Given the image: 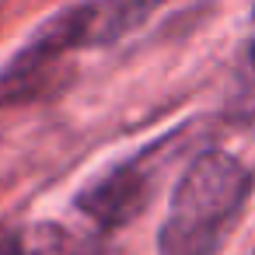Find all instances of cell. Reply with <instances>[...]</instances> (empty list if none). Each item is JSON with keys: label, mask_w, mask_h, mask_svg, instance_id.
<instances>
[{"label": "cell", "mask_w": 255, "mask_h": 255, "mask_svg": "<svg viewBox=\"0 0 255 255\" xmlns=\"http://www.w3.org/2000/svg\"><path fill=\"white\" fill-rule=\"evenodd\" d=\"M245 196L248 171L238 157L224 150L199 154L171 192L157 231V255H213L241 217Z\"/></svg>", "instance_id": "6da1fadb"}, {"label": "cell", "mask_w": 255, "mask_h": 255, "mask_svg": "<svg viewBox=\"0 0 255 255\" xmlns=\"http://www.w3.org/2000/svg\"><path fill=\"white\" fill-rule=\"evenodd\" d=\"M95 0L53 14L0 70V105H25L53 91L60 70L77 49L95 46Z\"/></svg>", "instance_id": "7a4b0ae2"}, {"label": "cell", "mask_w": 255, "mask_h": 255, "mask_svg": "<svg viewBox=\"0 0 255 255\" xmlns=\"http://www.w3.org/2000/svg\"><path fill=\"white\" fill-rule=\"evenodd\" d=\"M147 199H150V168L143 164V157H133L109 168L88 189H81L77 210L102 231H116L129 224L147 206Z\"/></svg>", "instance_id": "3957f363"}, {"label": "cell", "mask_w": 255, "mask_h": 255, "mask_svg": "<svg viewBox=\"0 0 255 255\" xmlns=\"http://www.w3.org/2000/svg\"><path fill=\"white\" fill-rule=\"evenodd\" d=\"M168 0H95V46L119 42L133 28H140L150 14H157Z\"/></svg>", "instance_id": "277c9868"}, {"label": "cell", "mask_w": 255, "mask_h": 255, "mask_svg": "<svg viewBox=\"0 0 255 255\" xmlns=\"http://www.w3.org/2000/svg\"><path fill=\"white\" fill-rule=\"evenodd\" d=\"M25 255H102L98 245L84 234H74L60 224H39L25 234Z\"/></svg>", "instance_id": "5b68a950"}, {"label": "cell", "mask_w": 255, "mask_h": 255, "mask_svg": "<svg viewBox=\"0 0 255 255\" xmlns=\"http://www.w3.org/2000/svg\"><path fill=\"white\" fill-rule=\"evenodd\" d=\"M0 255H25V238L14 231L0 234Z\"/></svg>", "instance_id": "8992f818"}, {"label": "cell", "mask_w": 255, "mask_h": 255, "mask_svg": "<svg viewBox=\"0 0 255 255\" xmlns=\"http://www.w3.org/2000/svg\"><path fill=\"white\" fill-rule=\"evenodd\" d=\"M248 70L255 74V39H252V46H248Z\"/></svg>", "instance_id": "52a82bcc"}]
</instances>
